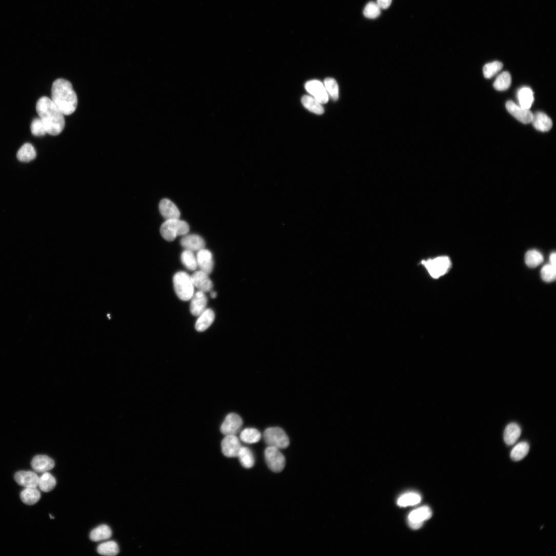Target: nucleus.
Masks as SVG:
<instances>
[{
  "label": "nucleus",
  "instance_id": "f257e3e1",
  "mask_svg": "<svg viewBox=\"0 0 556 556\" xmlns=\"http://www.w3.org/2000/svg\"><path fill=\"white\" fill-rule=\"evenodd\" d=\"M36 111L48 134L57 135L63 131L64 115L51 99L47 96L41 97L37 103Z\"/></svg>",
  "mask_w": 556,
  "mask_h": 556
},
{
  "label": "nucleus",
  "instance_id": "f03ea898",
  "mask_svg": "<svg viewBox=\"0 0 556 556\" xmlns=\"http://www.w3.org/2000/svg\"><path fill=\"white\" fill-rule=\"evenodd\" d=\"M52 101L65 115L73 113L77 108L78 100L71 83L68 81L59 78L53 83Z\"/></svg>",
  "mask_w": 556,
  "mask_h": 556
},
{
  "label": "nucleus",
  "instance_id": "7ed1b4c3",
  "mask_svg": "<svg viewBox=\"0 0 556 556\" xmlns=\"http://www.w3.org/2000/svg\"><path fill=\"white\" fill-rule=\"evenodd\" d=\"M173 284L175 292L181 300H191L195 293L191 275L185 271H179L174 276Z\"/></svg>",
  "mask_w": 556,
  "mask_h": 556
},
{
  "label": "nucleus",
  "instance_id": "20e7f679",
  "mask_svg": "<svg viewBox=\"0 0 556 556\" xmlns=\"http://www.w3.org/2000/svg\"><path fill=\"white\" fill-rule=\"evenodd\" d=\"M188 223L180 219L166 220L161 226V233L167 241L172 242L178 236L185 235L189 231Z\"/></svg>",
  "mask_w": 556,
  "mask_h": 556
},
{
  "label": "nucleus",
  "instance_id": "39448f33",
  "mask_svg": "<svg viewBox=\"0 0 556 556\" xmlns=\"http://www.w3.org/2000/svg\"><path fill=\"white\" fill-rule=\"evenodd\" d=\"M422 264L426 268L430 275L434 279L446 274L451 267V261L447 256H439L422 261Z\"/></svg>",
  "mask_w": 556,
  "mask_h": 556
},
{
  "label": "nucleus",
  "instance_id": "423d86ee",
  "mask_svg": "<svg viewBox=\"0 0 556 556\" xmlns=\"http://www.w3.org/2000/svg\"><path fill=\"white\" fill-rule=\"evenodd\" d=\"M263 438L265 443L269 447L279 449L288 448L290 440L285 431L280 427H271L264 431Z\"/></svg>",
  "mask_w": 556,
  "mask_h": 556
},
{
  "label": "nucleus",
  "instance_id": "0eeeda50",
  "mask_svg": "<svg viewBox=\"0 0 556 556\" xmlns=\"http://www.w3.org/2000/svg\"><path fill=\"white\" fill-rule=\"evenodd\" d=\"M264 456L268 468L273 472H282L286 466V459L280 449L268 446L265 450Z\"/></svg>",
  "mask_w": 556,
  "mask_h": 556
},
{
  "label": "nucleus",
  "instance_id": "6e6552de",
  "mask_svg": "<svg viewBox=\"0 0 556 556\" xmlns=\"http://www.w3.org/2000/svg\"><path fill=\"white\" fill-rule=\"evenodd\" d=\"M432 515V510L428 506L415 509L408 515L409 525L413 529H420L422 527L424 522L430 519Z\"/></svg>",
  "mask_w": 556,
  "mask_h": 556
},
{
  "label": "nucleus",
  "instance_id": "1a4fd4ad",
  "mask_svg": "<svg viewBox=\"0 0 556 556\" xmlns=\"http://www.w3.org/2000/svg\"><path fill=\"white\" fill-rule=\"evenodd\" d=\"M243 425L241 417L236 413H231L228 414L221 427L222 434L226 435H235Z\"/></svg>",
  "mask_w": 556,
  "mask_h": 556
},
{
  "label": "nucleus",
  "instance_id": "9d476101",
  "mask_svg": "<svg viewBox=\"0 0 556 556\" xmlns=\"http://www.w3.org/2000/svg\"><path fill=\"white\" fill-rule=\"evenodd\" d=\"M222 451L227 458H236L242 446L239 439L234 435H226L222 442Z\"/></svg>",
  "mask_w": 556,
  "mask_h": 556
},
{
  "label": "nucleus",
  "instance_id": "9b49d317",
  "mask_svg": "<svg viewBox=\"0 0 556 556\" xmlns=\"http://www.w3.org/2000/svg\"><path fill=\"white\" fill-rule=\"evenodd\" d=\"M209 275L200 270L194 272L191 275L193 284L198 291L205 293L211 292L212 291L213 284Z\"/></svg>",
  "mask_w": 556,
  "mask_h": 556
},
{
  "label": "nucleus",
  "instance_id": "f8f14e48",
  "mask_svg": "<svg viewBox=\"0 0 556 556\" xmlns=\"http://www.w3.org/2000/svg\"><path fill=\"white\" fill-rule=\"evenodd\" d=\"M307 91L321 104L327 103L329 101V95L325 86L317 80H313L307 82L305 86Z\"/></svg>",
  "mask_w": 556,
  "mask_h": 556
},
{
  "label": "nucleus",
  "instance_id": "ddd939ff",
  "mask_svg": "<svg viewBox=\"0 0 556 556\" xmlns=\"http://www.w3.org/2000/svg\"><path fill=\"white\" fill-rule=\"evenodd\" d=\"M506 107L508 111L520 122L525 124L531 122L533 113L529 109L523 108L511 101L506 103Z\"/></svg>",
  "mask_w": 556,
  "mask_h": 556
},
{
  "label": "nucleus",
  "instance_id": "4468645a",
  "mask_svg": "<svg viewBox=\"0 0 556 556\" xmlns=\"http://www.w3.org/2000/svg\"><path fill=\"white\" fill-rule=\"evenodd\" d=\"M197 267L200 270L210 274L213 271L214 261L211 252L205 248L198 251L196 255Z\"/></svg>",
  "mask_w": 556,
  "mask_h": 556
},
{
  "label": "nucleus",
  "instance_id": "2eb2a0df",
  "mask_svg": "<svg viewBox=\"0 0 556 556\" xmlns=\"http://www.w3.org/2000/svg\"><path fill=\"white\" fill-rule=\"evenodd\" d=\"M39 477L33 471H21L15 475V480L21 486L25 488H37L38 486Z\"/></svg>",
  "mask_w": 556,
  "mask_h": 556
},
{
  "label": "nucleus",
  "instance_id": "dca6fc26",
  "mask_svg": "<svg viewBox=\"0 0 556 556\" xmlns=\"http://www.w3.org/2000/svg\"><path fill=\"white\" fill-rule=\"evenodd\" d=\"M190 311L195 316H199L206 309L208 299L205 293L198 291L191 299Z\"/></svg>",
  "mask_w": 556,
  "mask_h": 556
},
{
  "label": "nucleus",
  "instance_id": "f3484780",
  "mask_svg": "<svg viewBox=\"0 0 556 556\" xmlns=\"http://www.w3.org/2000/svg\"><path fill=\"white\" fill-rule=\"evenodd\" d=\"M181 243L185 249L192 252L198 251L205 247V242L200 235L197 234L185 235L182 239Z\"/></svg>",
  "mask_w": 556,
  "mask_h": 556
},
{
  "label": "nucleus",
  "instance_id": "a211bd4d",
  "mask_svg": "<svg viewBox=\"0 0 556 556\" xmlns=\"http://www.w3.org/2000/svg\"><path fill=\"white\" fill-rule=\"evenodd\" d=\"M160 210L166 220L180 219L181 212L177 206L168 199L163 200L160 204Z\"/></svg>",
  "mask_w": 556,
  "mask_h": 556
},
{
  "label": "nucleus",
  "instance_id": "6ab92c4d",
  "mask_svg": "<svg viewBox=\"0 0 556 556\" xmlns=\"http://www.w3.org/2000/svg\"><path fill=\"white\" fill-rule=\"evenodd\" d=\"M33 470L38 473H45L52 470L55 466L54 461L47 455H37L31 463Z\"/></svg>",
  "mask_w": 556,
  "mask_h": 556
},
{
  "label": "nucleus",
  "instance_id": "aec40b11",
  "mask_svg": "<svg viewBox=\"0 0 556 556\" xmlns=\"http://www.w3.org/2000/svg\"><path fill=\"white\" fill-rule=\"evenodd\" d=\"M531 123L537 130L542 132L549 131L552 126V121L551 118L542 112H537L533 114Z\"/></svg>",
  "mask_w": 556,
  "mask_h": 556
},
{
  "label": "nucleus",
  "instance_id": "412c9836",
  "mask_svg": "<svg viewBox=\"0 0 556 556\" xmlns=\"http://www.w3.org/2000/svg\"><path fill=\"white\" fill-rule=\"evenodd\" d=\"M198 317L195 324V329L198 332H204L213 324L215 320V313L211 309H207Z\"/></svg>",
  "mask_w": 556,
  "mask_h": 556
},
{
  "label": "nucleus",
  "instance_id": "4be33fe9",
  "mask_svg": "<svg viewBox=\"0 0 556 556\" xmlns=\"http://www.w3.org/2000/svg\"><path fill=\"white\" fill-rule=\"evenodd\" d=\"M521 434V429L516 424L511 423L506 428L504 433L505 443L508 446L513 445Z\"/></svg>",
  "mask_w": 556,
  "mask_h": 556
},
{
  "label": "nucleus",
  "instance_id": "5701e85b",
  "mask_svg": "<svg viewBox=\"0 0 556 556\" xmlns=\"http://www.w3.org/2000/svg\"><path fill=\"white\" fill-rule=\"evenodd\" d=\"M21 498L24 503L33 505L39 501L41 494L37 488H25L21 493Z\"/></svg>",
  "mask_w": 556,
  "mask_h": 556
},
{
  "label": "nucleus",
  "instance_id": "b1692460",
  "mask_svg": "<svg viewBox=\"0 0 556 556\" xmlns=\"http://www.w3.org/2000/svg\"><path fill=\"white\" fill-rule=\"evenodd\" d=\"M518 98L520 106L529 109L534 101L533 93L530 88H522L518 92Z\"/></svg>",
  "mask_w": 556,
  "mask_h": 556
},
{
  "label": "nucleus",
  "instance_id": "393cba45",
  "mask_svg": "<svg viewBox=\"0 0 556 556\" xmlns=\"http://www.w3.org/2000/svg\"><path fill=\"white\" fill-rule=\"evenodd\" d=\"M17 157L20 162L28 163L36 158V152L31 144H26L18 151Z\"/></svg>",
  "mask_w": 556,
  "mask_h": 556
},
{
  "label": "nucleus",
  "instance_id": "a878e982",
  "mask_svg": "<svg viewBox=\"0 0 556 556\" xmlns=\"http://www.w3.org/2000/svg\"><path fill=\"white\" fill-rule=\"evenodd\" d=\"M237 458L242 466L246 469L251 468L254 465V456L250 449L242 447Z\"/></svg>",
  "mask_w": 556,
  "mask_h": 556
},
{
  "label": "nucleus",
  "instance_id": "bb28decb",
  "mask_svg": "<svg viewBox=\"0 0 556 556\" xmlns=\"http://www.w3.org/2000/svg\"><path fill=\"white\" fill-rule=\"evenodd\" d=\"M112 531L106 525H102L94 528L90 533V538L94 542H98L110 538Z\"/></svg>",
  "mask_w": 556,
  "mask_h": 556
},
{
  "label": "nucleus",
  "instance_id": "cd10ccee",
  "mask_svg": "<svg viewBox=\"0 0 556 556\" xmlns=\"http://www.w3.org/2000/svg\"><path fill=\"white\" fill-rule=\"evenodd\" d=\"M302 102L304 107L310 111L320 115L324 113V109L322 104L314 97L305 95L303 97Z\"/></svg>",
  "mask_w": 556,
  "mask_h": 556
},
{
  "label": "nucleus",
  "instance_id": "c85d7f7f",
  "mask_svg": "<svg viewBox=\"0 0 556 556\" xmlns=\"http://www.w3.org/2000/svg\"><path fill=\"white\" fill-rule=\"evenodd\" d=\"M56 485V481L55 478L48 472L44 473L39 478L38 487L45 492H49L52 491Z\"/></svg>",
  "mask_w": 556,
  "mask_h": 556
},
{
  "label": "nucleus",
  "instance_id": "c756f323",
  "mask_svg": "<svg viewBox=\"0 0 556 556\" xmlns=\"http://www.w3.org/2000/svg\"><path fill=\"white\" fill-rule=\"evenodd\" d=\"M261 439V433L254 428H246L242 431L240 434V440L246 444H255L259 442Z\"/></svg>",
  "mask_w": 556,
  "mask_h": 556
},
{
  "label": "nucleus",
  "instance_id": "7c9ffc66",
  "mask_svg": "<svg viewBox=\"0 0 556 556\" xmlns=\"http://www.w3.org/2000/svg\"><path fill=\"white\" fill-rule=\"evenodd\" d=\"M529 451L528 444L526 442H521L513 448L510 453V458L513 461H520L527 455Z\"/></svg>",
  "mask_w": 556,
  "mask_h": 556
},
{
  "label": "nucleus",
  "instance_id": "2f4dec72",
  "mask_svg": "<svg viewBox=\"0 0 556 556\" xmlns=\"http://www.w3.org/2000/svg\"><path fill=\"white\" fill-rule=\"evenodd\" d=\"M99 554L106 556H114L119 552L117 544L113 541H107L101 544L97 547Z\"/></svg>",
  "mask_w": 556,
  "mask_h": 556
},
{
  "label": "nucleus",
  "instance_id": "473e14b6",
  "mask_svg": "<svg viewBox=\"0 0 556 556\" xmlns=\"http://www.w3.org/2000/svg\"><path fill=\"white\" fill-rule=\"evenodd\" d=\"M511 84V76L510 74L507 71L500 74L493 84V87L498 91H505L507 90Z\"/></svg>",
  "mask_w": 556,
  "mask_h": 556
},
{
  "label": "nucleus",
  "instance_id": "72a5a7b5",
  "mask_svg": "<svg viewBox=\"0 0 556 556\" xmlns=\"http://www.w3.org/2000/svg\"><path fill=\"white\" fill-rule=\"evenodd\" d=\"M526 264L530 268H535L543 261L542 254L537 250H531L527 252L525 256Z\"/></svg>",
  "mask_w": 556,
  "mask_h": 556
},
{
  "label": "nucleus",
  "instance_id": "f704fd0d",
  "mask_svg": "<svg viewBox=\"0 0 556 556\" xmlns=\"http://www.w3.org/2000/svg\"><path fill=\"white\" fill-rule=\"evenodd\" d=\"M181 260L184 265L189 270H195L197 267L196 256L193 252L185 250L182 253Z\"/></svg>",
  "mask_w": 556,
  "mask_h": 556
},
{
  "label": "nucleus",
  "instance_id": "c9c22d12",
  "mask_svg": "<svg viewBox=\"0 0 556 556\" xmlns=\"http://www.w3.org/2000/svg\"><path fill=\"white\" fill-rule=\"evenodd\" d=\"M421 496L415 493H408L401 497L398 501V505L402 507L415 505L420 503Z\"/></svg>",
  "mask_w": 556,
  "mask_h": 556
},
{
  "label": "nucleus",
  "instance_id": "e433bc0d",
  "mask_svg": "<svg viewBox=\"0 0 556 556\" xmlns=\"http://www.w3.org/2000/svg\"><path fill=\"white\" fill-rule=\"evenodd\" d=\"M324 85L328 95L333 100L337 101L339 97V89L336 81L334 78H327L325 80Z\"/></svg>",
  "mask_w": 556,
  "mask_h": 556
},
{
  "label": "nucleus",
  "instance_id": "4c0bfd02",
  "mask_svg": "<svg viewBox=\"0 0 556 556\" xmlns=\"http://www.w3.org/2000/svg\"><path fill=\"white\" fill-rule=\"evenodd\" d=\"M503 67V64L498 61L487 64L483 68L484 75L486 78H491L499 73Z\"/></svg>",
  "mask_w": 556,
  "mask_h": 556
},
{
  "label": "nucleus",
  "instance_id": "58836bf2",
  "mask_svg": "<svg viewBox=\"0 0 556 556\" xmlns=\"http://www.w3.org/2000/svg\"><path fill=\"white\" fill-rule=\"evenodd\" d=\"M541 275L543 281L546 283L553 282L556 277V267L550 264L545 265L541 269Z\"/></svg>",
  "mask_w": 556,
  "mask_h": 556
},
{
  "label": "nucleus",
  "instance_id": "ea45409f",
  "mask_svg": "<svg viewBox=\"0 0 556 556\" xmlns=\"http://www.w3.org/2000/svg\"><path fill=\"white\" fill-rule=\"evenodd\" d=\"M381 14V9L376 3L370 2L368 4L364 10V15L369 19H375Z\"/></svg>",
  "mask_w": 556,
  "mask_h": 556
},
{
  "label": "nucleus",
  "instance_id": "a19ab883",
  "mask_svg": "<svg viewBox=\"0 0 556 556\" xmlns=\"http://www.w3.org/2000/svg\"><path fill=\"white\" fill-rule=\"evenodd\" d=\"M31 130L32 134L35 136H44L47 133L45 125L40 117L36 118L32 121L31 125Z\"/></svg>",
  "mask_w": 556,
  "mask_h": 556
},
{
  "label": "nucleus",
  "instance_id": "79ce46f5",
  "mask_svg": "<svg viewBox=\"0 0 556 556\" xmlns=\"http://www.w3.org/2000/svg\"><path fill=\"white\" fill-rule=\"evenodd\" d=\"M392 3V0H377V5L381 9L386 10L389 8Z\"/></svg>",
  "mask_w": 556,
  "mask_h": 556
},
{
  "label": "nucleus",
  "instance_id": "37998d69",
  "mask_svg": "<svg viewBox=\"0 0 556 556\" xmlns=\"http://www.w3.org/2000/svg\"><path fill=\"white\" fill-rule=\"evenodd\" d=\"M550 264L556 267V254L555 252L552 253L549 257Z\"/></svg>",
  "mask_w": 556,
  "mask_h": 556
},
{
  "label": "nucleus",
  "instance_id": "c03bdc74",
  "mask_svg": "<svg viewBox=\"0 0 556 556\" xmlns=\"http://www.w3.org/2000/svg\"><path fill=\"white\" fill-rule=\"evenodd\" d=\"M210 293V296L212 299H214L217 297L216 292L212 291Z\"/></svg>",
  "mask_w": 556,
  "mask_h": 556
}]
</instances>
